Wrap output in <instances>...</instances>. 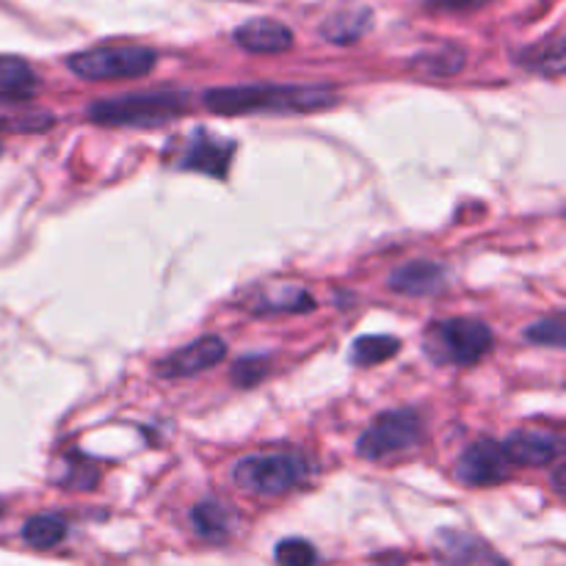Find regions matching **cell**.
Returning a JSON list of instances; mask_svg holds the SVG:
<instances>
[{"mask_svg": "<svg viewBox=\"0 0 566 566\" xmlns=\"http://www.w3.org/2000/svg\"><path fill=\"white\" fill-rule=\"evenodd\" d=\"M426 348L437 363L475 365L492 348V332L481 321L448 318L431 326Z\"/></svg>", "mask_w": 566, "mask_h": 566, "instance_id": "cell-5", "label": "cell"}, {"mask_svg": "<svg viewBox=\"0 0 566 566\" xmlns=\"http://www.w3.org/2000/svg\"><path fill=\"white\" fill-rule=\"evenodd\" d=\"M186 92H147L99 99V103H92L88 116L97 125L108 127H158L175 122L177 116L186 114Z\"/></svg>", "mask_w": 566, "mask_h": 566, "instance_id": "cell-2", "label": "cell"}, {"mask_svg": "<svg viewBox=\"0 0 566 566\" xmlns=\"http://www.w3.org/2000/svg\"><path fill=\"white\" fill-rule=\"evenodd\" d=\"M155 50L142 44H103L72 55L66 64L83 81H133L153 72Z\"/></svg>", "mask_w": 566, "mask_h": 566, "instance_id": "cell-4", "label": "cell"}, {"mask_svg": "<svg viewBox=\"0 0 566 566\" xmlns=\"http://www.w3.org/2000/svg\"><path fill=\"white\" fill-rule=\"evenodd\" d=\"M525 337L536 346H547V348H564L566 346V326L562 318H545L536 321L525 329Z\"/></svg>", "mask_w": 566, "mask_h": 566, "instance_id": "cell-23", "label": "cell"}, {"mask_svg": "<svg viewBox=\"0 0 566 566\" xmlns=\"http://www.w3.org/2000/svg\"><path fill=\"white\" fill-rule=\"evenodd\" d=\"M191 525L202 539L208 542H227L232 528H235V514L219 501H202L193 506Z\"/></svg>", "mask_w": 566, "mask_h": 566, "instance_id": "cell-14", "label": "cell"}, {"mask_svg": "<svg viewBox=\"0 0 566 566\" xmlns=\"http://www.w3.org/2000/svg\"><path fill=\"white\" fill-rule=\"evenodd\" d=\"M232 153H235L232 142H224V138L219 136H210L205 127H199V130H193V136L188 138L186 149H182L180 166L182 169L202 171V175H210V177H227Z\"/></svg>", "mask_w": 566, "mask_h": 566, "instance_id": "cell-9", "label": "cell"}, {"mask_svg": "<svg viewBox=\"0 0 566 566\" xmlns=\"http://www.w3.org/2000/svg\"><path fill=\"white\" fill-rule=\"evenodd\" d=\"M66 536V523L55 514H36L22 528V539L36 551H50V547L61 545Z\"/></svg>", "mask_w": 566, "mask_h": 566, "instance_id": "cell-19", "label": "cell"}, {"mask_svg": "<svg viewBox=\"0 0 566 566\" xmlns=\"http://www.w3.org/2000/svg\"><path fill=\"white\" fill-rule=\"evenodd\" d=\"M6 127H14V130H44V127L53 125V116H28V119H6Z\"/></svg>", "mask_w": 566, "mask_h": 566, "instance_id": "cell-26", "label": "cell"}, {"mask_svg": "<svg viewBox=\"0 0 566 566\" xmlns=\"http://www.w3.org/2000/svg\"><path fill=\"white\" fill-rule=\"evenodd\" d=\"M307 479V462L298 453H258V457H243L232 468V481L243 492L252 495L274 497L296 490Z\"/></svg>", "mask_w": 566, "mask_h": 566, "instance_id": "cell-3", "label": "cell"}, {"mask_svg": "<svg viewBox=\"0 0 566 566\" xmlns=\"http://www.w3.org/2000/svg\"><path fill=\"white\" fill-rule=\"evenodd\" d=\"M434 553L448 566H509L484 539L464 531H442L434 542Z\"/></svg>", "mask_w": 566, "mask_h": 566, "instance_id": "cell-11", "label": "cell"}, {"mask_svg": "<svg viewBox=\"0 0 566 566\" xmlns=\"http://www.w3.org/2000/svg\"><path fill=\"white\" fill-rule=\"evenodd\" d=\"M238 48L249 50V53H285L293 48V31L282 25L280 20H269V17H258V20H247L243 25L235 28L232 33Z\"/></svg>", "mask_w": 566, "mask_h": 566, "instance_id": "cell-12", "label": "cell"}, {"mask_svg": "<svg viewBox=\"0 0 566 566\" xmlns=\"http://www.w3.org/2000/svg\"><path fill=\"white\" fill-rule=\"evenodd\" d=\"M315 302L304 287L298 285H280L263 293V298L254 302V313L260 315H276V313H302V310H313Z\"/></svg>", "mask_w": 566, "mask_h": 566, "instance_id": "cell-17", "label": "cell"}, {"mask_svg": "<svg viewBox=\"0 0 566 566\" xmlns=\"http://www.w3.org/2000/svg\"><path fill=\"white\" fill-rule=\"evenodd\" d=\"M512 473V462L503 453V446L495 440H479L462 453L457 464V479L470 486L501 484Z\"/></svg>", "mask_w": 566, "mask_h": 566, "instance_id": "cell-7", "label": "cell"}, {"mask_svg": "<svg viewBox=\"0 0 566 566\" xmlns=\"http://www.w3.org/2000/svg\"><path fill=\"white\" fill-rule=\"evenodd\" d=\"M501 446L509 462L523 464V468H545V464L556 462L562 457V440L542 429L514 431Z\"/></svg>", "mask_w": 566, "mask_h": 566, "instance_id": "cell-10", "label": "cell"}, {"mask_svg": "<svg viewBox=\"0 0 566 566\" xmlns=\"http://www.w3.org/2000/svg\"><path fill=\"white\" fill-rule=\"evenodd\" d=\"M227 346L221 337L205 335L199 340L188 343V346L177 348L175 354L164 357L158 363V374L166 379H182V376H197L202 370L216 368L224 359Z\"/></svg>", "mask_w": 566, "mask_h": 566, "instance_id": "cell-8", "label": "cell"}, {"mask_svg": "<svg viewBox=\"0 0 566 566\" xmlns=\"http://www.w3.org/2000/svg\"><path fill=\"white\" fill-rule=\"evenodd\" d=\"M265 370H269V359L265 357H258V354H254V357H243L238 359L235 368H232V381H235L238 387H252L263 379Z\"/></svg>", "mask_w": 566, "mask_h": 566, "instance_id": "cell-24", "label": "cell"}, {"mask_svg": "<svg viewBox=\"0 0 566 566\" xmlns=\"http://www.w3.org/2000/svg\"><path fill=\"white\" fill-rule=\"evenodd\" d=\"M36 86L39 77L25 59L0 55V99H25Z\"/></svg>", "mask_w": 566, "mask_h": 566, "instance_id": "cell-15", "label": "cell"}, {"mask_svg": "<svg viewBox=\"0 0 566 566\" xmlns=\"http://www.w3.org/2000/svg\"><path fill=\"white\" fill-rule=\"evenodd\" d=\"M423 440V420L415 409H392L376 418V423L359 437L357 453L368 462L396 457V453L409 451Z\"/></svg>", "mask_w": 566, "mask_h": 566, "instance_id": "cell-6", "label": "cell"}, {"mask_svg": "<svg viewBox=\"0 0 566 566\" xmlns=\"http://www.w3.org/2000/svg\"><path fill=\"white\" fill-rule=\"evenodd\" d=\"M486 3H492V0H429L431 9L437 11H473Z\"/></svg>", "mask_w": 566, "mask_h": 566, "instance_id": "cell-25", "label": "cell"}, {"mask_svg": "<svg viewBox=\"0 0 566 566\" xmlns=\"http://www.w3.org/2000/svg\"><path fill=\"white\" fill-rule=\"evenodd\" d=\"M368 28H370V11L354 9V11H343V14L332 17V20L324 25V36L335 44H352L357 42Z\"/></svg>", "mask_w": 566, "mask_h": 566, "instance_id": "cell-20", "label": "cell"}, {"mask_svg": "<svg viewBox=\"0 0 566 566\" xmlns=\"http://www.w3.org/2000/svg\"><path fill=\"white\" fill-rule=\"evenodd\" d=\"M446 265L431 263V260H415V263H407L392 271L387 287L401 293V296H431V293L446 287Z\"/></svg>", "mask_w": 566, "mask_h": 566, "instance_id": "cell-13", "label": "cell"}, {"mask_svg": "<svg viewBox=\"0 0 566 566\" xmlns=\"http://www.w3.org/2000/svg\"><path fill=\"white\" fill-rule=\"evenodd\" d=\"M412 70L429 77H451L464 70V50L457 44H440L434 50H426L418 59H412Z\"/></svg>", "mask_w": 566, "mask_h": 566, "instance_id": "cell-18", "label": "cell"}, {"mask_svg": "<svg viewBox=\"0 0 566 566\" xmlns=\"http://www.w3.org/2000/svg\"><path fill=\"white\" fill-rule=\"evenodd\" d=\"M398 348H401V340L390 335H368L359 337L352 348V359L363 368H370V365H379L385 359L396 357Z\"/></svg>", "mask_w": 566, "mask_h": 566, "instance_id": "cell-21", "label": "cell"}, {"mask_svg": "<svg viewBox=\"0 0 566 566\" xmlns=\"http://www.w3.org/2000/svg\"><path fill=\"white\" fill-rule=\"evenodd\" d=\"M274 556L280 566H315V562H318V553H315V547L304 539L280 542L274 551Z\"/></svg>", "mask_w": 566, "mask_h": 566, "instance_id": "cell-22", "label": "cell"}, {"mask_svg": "<svg viewBox=\"0 0 566 566\" xmlns=\"http://www.w3.org/2000/svg\"><path fill=\"white\" fill-rule=\"evenodd\" d=\"M340 94L332 86H274V83H249V86H221L205 92V105L219 116L252 114H313L332 108Z\"/></svg>", "mask_w": 566, "mask_h": 566, "instance_id": "cell-1", "label": "cell"}, {"mask_svg": "<svg viewBox=\"0 0 566 566\" xmlns=\"http://www.w3.org/2000/svg\"><path fill=\"white\" fill-rule=\"evenodd\" d=\"M517 61L525 70L539 72V75L547 77H558L564 72V36L556 33V36L531 44V48H525L517 55Z\"/></svg>", "mask_w": 566, "mask_h": 566, "instance_id": "cell-16", "label": "cell"}]
</instances>
